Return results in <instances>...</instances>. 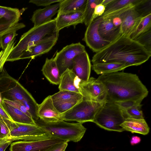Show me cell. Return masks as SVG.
<instances>
[{"label":"cell","mask_w":151,"mask_h":151,"mask_svg":"<svg viewBox=\"0 0 151 151\" xmlns=\"http://www.w3.org/2000/svg\"><path fill=\"white\" fill-rule=\"evenodd\" d=\"M85 51V46L79 42L67 45L57 52L54 59L60 76L67 69L71 70L73 58Z\"/></svg>","instance_id":"9c48e42d"},{"label":"cell","mask_w":151,"mask_h":151,"mask_svg":"<svg viewBox=\"0 0 151 151\" xmlns=\"http://www.w3.org/2000/svg\"><path fill=\"white\" fill-rule=\"evenodd\" d=\"M151 0H142L134 8L142 17L151 13Z\"/></svg>","instance_id":"e575fe53"},{"label":"cell","mask_w":151,"mask_h":151,"mask_svg":"<svg viewBox=\"0 0 151 151\" xmlns=\"http://www.w3.org/2000/svg\"><path fill=\"white\" fill-rule=\"evenodd\" d=\"M127 67L124 65L115 63H98L92 65L93 70L97 74L101 75L119 72Z\"/></svg>","instance_id":"d4e9b609"},{"label":"cell","mask_w":151,"mask_h":151,"mask_svg":"<svg viewBox=\"0 0 151 151\" xmlns=\"http://www.w3.org/2000/svg\"><path fill=\"white\" fill-rule=\"evenodd\" d=\"M103 0H87L83 13V23L88 26L92 20L96 6L101 3Z\"/></svg>","instance_id":"f546056e"},{"label":"cell","mask_w":151,"mask_h":151,"mask_svg":"<svg viewBox=\"0 0 151 151\" xmlns=\"http://www.w3.org/2000/svg\"><path fill=\"white\" fill-rule=\"evenodd\" d=\"M141 104L122 111L126 118H132L136 119H144L142 111L141 110Z\"/></svg>","instance_id":"d6a6232c"},{"label":"cell","mask_w":151,"mask_h":151,"mask_svg":"<svg viewBox=\"0 0 151 151\" xmlns=\"http://www.w3.org/2000/svg\"><path fill=\"white\" fill-rule=\"evenodd\" d=\"M79 86L84 99L93 101H105L106 93L103 83L93 77L86 81H81Z\"/></svg>","instance_id":"8fae6325"},{"label":"cell","mask_w":151,"mask_h":151,"mask_svg":"<svg viewBox=\"0 0 151 151\" xmlns=\"http://www.w3.org/2000/svg\"><path fill=\"white\" fill-rule=\"evenodd\" d=\"M84 12H78L58 14L55 18L57 31L65 27L83 23Z\"/></svg>","instance_id":"d6986e66"},{"label":"cell","mask_w":151,"mask_h":151,"mask_svg":"<svg viewBox=\"0 0 151 151\" xmlns=\"http://www.w3.org/2000/svg\"><path fill=\"white\" fill-rule=\"evenodd\" d=\"M2 101L19 109L27 115L32 118L31 114L21 102L17 101L11 100L4 98L2 99Z\"/></svg>","instance_id":"f35d334b"},{"label":"cell","mask_w":151,"mask_h":151,"mask_svg":"<svg viewBox=\"0 0 151 151\" xmlns=\"http://www.w3.org/2000/svg\"><path fill=\"white\" fill-rule=\"evenodd\" d=\"M141 140L140 137L138 136H132L130 140V144L132 145H134L139 143Z\"/></svg>","instance_id":"f6af8a7d"},{"label":"cell","mask_w":151,"mask_h":151,"mask_svg":"<svg viewBox=\"0 0 151 151\" xmlns=\"http://www.w3.org/2000/svg\"><path fill=\"white\" fill-rule=\"evenodd\" d=\"M91 66L89 55L85 51L73 58L71 70L81 81H86L90 78Z\"/></svg>","instance_id":"5bb4252c"},{"label":"cell","mask_w":151,"mask_h":151,"mask_svg":"<svg viewBox=\"0 0 151 151\" xmlns=\"http://www.w3.org/2000/svg\"><path fill=\"white\" fill-rule=\"evenodd\" d=\"M37 125L51 138L69 142H77L83 136L86 129L81 123H69L62 120L47 122L40 119L35 121Z\"/></svg>","instance_id":"277c9868"},{"label":"cell","mask_w":151,"mask_h":151,"mask_svg":"<svg viewBox=\"0 0 151 151\" xmlns=\"http://www.w3.org/2000/svg\"><path fill=\"white\" fill-rule=\"evenodd\" d=\"M59 5V3H58L35 10L30 19L34 24V27L41 25L52 20V17L58 12Z\"/></svg>","instance_id":"e0dca14e"},{"label":"cell","mask_w":151,"mask_h":151,"mask_svg":"<svg viewBox=\"0 0 151 151\" xmlns=\"http://www.w3.org/2000/svg\"><path fill=\"white\" fill-rule=\"evenodd\" d=\"M98 31L103 39L110 43L122 35L120 29L115 27L110 19H108L103 18L99 25Z\"/></svg>","instance_id":"ffe728a7"},{"label":"cell","mask_w":151,"mask_h":151,"mask_svg":"<svg viewBox=\"0 0 151 151\" xmlns=\"http://www.w3.org/2000/svg\"><path fill=\"white\" fill-rule=\"evenodd\" d=\"M62 0H30L29 2L40 6H50L51 4L56 3H59Z\"/></svg>","instance_id":"ab89813d"},{"label":"cell","mask_w":151,"mask_h":151,"mask_svg":"<svg viewBox=\"0 0 151 151\" xmlns=\"http://www.w3.org/2000/svg\"><path fill=\"white\" fill-rule=\"evenodd\" d=\"M103 18L99 17L87 26L83 40L93 52H97L108 46L111 43L103 39L98 31L99 25Z\"/></svg>","instance_id":"30bf717a"},{"label":"cell","mask_w":151,"mask_h":151,"mask_svg":"<svg viewBox=\"0 0 151 151\" xmlns=\"http://www.w3.org/2000/svg\"><path fill=\"white\" fill-rule=\"evenodd\" d=\"M121 126L124 130L144 135L147 134L150 131V128L144 119H136L127 118Z\"/></svg>","instance_id":"7402d4cb"},{"label":"cell","mask_w":151,"mask_h":151,"mask_svg":"<svg viewBox=\"0 0 151 151\" xmlns=\"http://www.w3.org/2000/svg\"><path fill=\"white\" fill-rule=\"evenodd\" d=\"M151 29V13L142 17L128 37L135 40L139 35Z\"/></svg>","instance_id":"484cf974"},{"label":"cell","mask_w":151,"mask_h":151,"mask_svg":"<svg viewBox=\"0 0 151 151\" xmlns=\"http://www.w3.org/2000/svg\"><path fill=\"white\" fill-rule=\"evenodd\" d=\"M14 141V139L10 137L0 139V151H5L8 146Z\"/></svg>","instance_id":"b9f144b4"},{"label":"cell","mask_w":151,"mask_h":151,"mask_svg":"<svg viewBox=\"0 0 151 151\" xmlns=\"http://www.w3.org/2000/svg\"><path fill=\"white\" fill-rule=\"evenodd\" d=\"M113 0H103L101 4L104 5L105 7L110 3Z\"/></svg>","instance_id":"bcb514c9"},{"label":"cell","mask_w":151,"mask_h":151,"mask_svg":"<svg viewBox=\"0 0 151 151\" xmlns=\"http://www.w3.org/2000/svg\"><path fill=\"white\" fill-rule=\"evenodd\" d=\"M25 27V25L23 23H18L14 24L9 23L0 24V37L4 34L17 32Z\"/></svg>","instance_id":"836d02e7"},{"label":"cell","mask_w":151,"mask_h":151,"mask_svg":"<svg viewBox=\"0 0 151 151\" xmlns=\"http://www.w3.org/2000/svg\"><path fill=\"white\" fill-rule=\"evenodd\" d=\"M65 142L66 141L56 138L31 141H19L12 143L9 150L10 151H47Z\"/></svg>","instance_id":"7c38bea8"},{"label":"cell","mask_w":151,"mask_h":151,"mask_svg":"<svg viewBox=\"0 0 151 151\" xmlns=\"http://www.w3.org/2000/svg\"><path fill=\"white\" fill-rule=\"evenodd\" d=\"M105 101L83 99L71 109L61 114L63 120L75 121L83 123L93 122L95 116Z\"/></svg>","instance_id":"52a82bcc"},{"label":"cell","mask_w":151,"mask_h":151,"mask_svg":"<svg viewBox=\"0 0 151 151\" xmlns=\"http://www.w3.org/2000/svg\"><path fill=\"white\" fill-rule=\"evenodd\" d=\"M105 88L106 101L113 102L145 98L148 91L136 74L117 72L100 75L97 78Z\"/></svg>","instance_id":"7a4b0ae2"},{"label":"cell","mask_w":151,"mask_h":151,"mask_svg":"<svg viewBox=\"0 0 151 151\" xmlns=\"http://www.w3.org/2000/svg\"><path fill=\"white\" fill-rule=\"evenodd\" d=\"M1 104L13 121L18 123L37 125L35 121L19 109L2 101Z\"/></svg>","instance_id":"cb8c5ba5"},{"label":"cell","mask_w":151,"mask_h":151,"mask_svg":"<svg viewBox=\"0 0 151 151\" xmlns=\"http://www.w3.org/2000/svg\"><path fill=\"white\" fill-rule=\"evenodd\" d=\"M151 53L137 41L121 35L92 57L93 64L115 63L127 67L137 66L149 59Z\"/></svg>","instance_id":"6da1fadb"},{"label":"cell","mask_w":151,"mask_h":151,"mask_svg":"<svg viewBox=\"0 0 151 151\" xmlns=\"http://www.w3.org/2000/svg\"><path fill=\"white\" fill-rule=\"evenodd\" d=\"M0 93L3 98L20 101L26 108L38 107V104L30 93L9 75L4 67L0 75Z\"/></svg>","instance_id":"5b68a950"},{"label":"cell","mask_w":151,"mask_h":151,"mask_svg":"<svg viewBox=\"0 0 151 151\" xmlns=\"http://www.w3.org/2000/svg\"><path fill=\"white\" fill-rule=\"evenodd\" d=\"M81 95L80 93L75 92L61 91L51 95V98L53 102H61L69 100Z\"/></svg>","instance_id":"4dcf8cb0"},{"label":"cell","mask_w":151,"mask_h":151,"mask_svg":"<svg viewBox=\"0 0 151 151\" xmlns=\"http://www.w3.org/2000/svg\"><path fill=\"white\" fill-rule=\"evenodd\" d=\"M126 119L122 110L114 102L106 101L93 122L106 130L121 132L124 130L121 125Z\"/></svg>","instance_id":"8992f818"},{"label":"cell","mask_w":151,"mask_h":151,"mask_svg":"<svg viewBox=\"0 0 151 151\" xmlns=\"http://www.w3.org/2000/svg\"><path fill=\"white\" fill-rule=\"evenodd\" d=\"M14 39L9 44L4 50H1L0 47V73L2 70L4 65L9 55L12 51L16 42Z\"/></svg>","instance_id":"1f68e13d"},{"label":"cell","mask_w":151,"mask_h":151,"mask_svg":"<svg viewBox=\"0 0 151 151\" xmlns=\"http://www.w3.org/2000/svg\"><path fill=\"white\" fill-rule=\"evenodd\" d=\"M134 8H131L123 14L122 22L120 27V32L122 35L128 36L142 17Z\"/></svg>","instance_id":"2e32d148"},{"label":"cell","mask_w":151,"mask_h":151,"mask_svg":"<svg viewBox=\"0 0 151 151\" xmlns=\"http://www.w3.org/2000/svg\"><path fill=\"white\" fill-rule=\"evenodd\" d=\"M0 115L5 119L11 122H14L4 107L1 103H0Z\"/></svg>","instance_id":"ee69618b"},{"label":"cell","mask_w":151,"mask_h":151,"mask_svg":"<svg viewBox=\"0 0 151 151\" xmlns=\"http://www.w3.org/2000/svg\"><path fill=\"white\" fill-rule=\"evenodd\" d=\"M41 71L43 75L50 83L59 85L60 75L54 58H47Z\"/></svg>","instance_id":"44dd1931"},{"label":"cell","mask_w":151,"mask_h":151,"mask_svg":"<svg viewBox=\"0 0 151 151\" xmlns=\"http://www.w3.org/2000/svg\"><path fill=\"white\" fill-rule=\"evenodd\" d=\"M143 98L137 99H129L123 101L114 102L122 111H124L130 108L139 105Z\"/></svg>","instance_id":"d590c367"},{"label":"cell","mask_w":151,"mask_h":151,"mask_svg":"<svg viewBox=\"0 0 151 151\" xmlns=\"http://www.w3.org/2000/svg\"><path fill=\"white\" fill-rule=\"evenodd\" d=\"M105 9V7L101 4L97 5L95 9L92 22L97 17L101 16L104 13Z\"/></svg>","instance_id":"60d3db41"},{"label":"cell","mask_w":151,"mask_h":151,"mask_svg":"<svg viewBox=\"0 0 151 151\" xmlns=\"http://www.w3.org/2000/svg\"><path fill=\"white\" fill-rule=\"evenodd\" d=\"M17 35L15 31L7 33L0 37V47L2 50H4L8 45L12 42Z\"/></svg>","instance_id":"74e56055"},{"label":"cell","mask_w":151,"mask_h":151,"mask_svg":"<svg viewBox=\"0 0 151 151\" xmlns=\"http://www.w3.org/2000/svg\"><path fill=\"white\" fill-rule=\"evenodd\" d=\"M81 95L72 99L61 102H53V105L57 110L60 114L68 111L83 99Z\"/></svg>","instance_id":"f1b7e54d"},{"label":"cell","mask_w":151,"mask_h":151,"mask_svg":"<svg viewBox=\"0 0 151 151\" xmlns=\"http://www.w3.org/2000/svg\"><path fill=\"white\" fill-rule=\"evenodd\" d=\"M37 114L39 119L45 122H56L63 120L61 114L53 105L51 95L47 96L38 105Z\"/></svg>","instance_id":"9a60e30c"},{"label":"cell","mask_w":151,"mask_h":151,"mask_svg":"<svg viewBox=\"0 0 151 151\" xmlns=\"http://www.w3.org/2000/svg\"><path fill=\"white\" fill-rule=\"evenodd\" d=\"M87 0H62L59 2L58 14L84 12Z\"/></svg>","instance_id":"603a6c76"},{"label":"cell","mask_w":151,"mask_h":151,"mask_svg":"<svg viewBox=\"0 0 151 151\" xmlns=\"http://www.w3.org/2000/svg\"><path fill=\"white\" fill-rule=\"evenodd\" d=\"M68 142L60 143L51 148L47 151H65L68 145Z\"/></svg>","instance_id":"7bdbcfd3"},{"label":"cell","mask_w":151,"mask_h":151,"mask_svg":"<svg viewBox=\"0 0 151 151\" xmlns=\"http://www.w3.org/2000/svg\"><path fill=\"white\" fill-rule=\"evenodd\" d=\"M81 81L71 70L68 69L60 76L58 88L60 91H67L81 94L79 86Z\"/></svg>","instance_id":"ac0fdd59"},{"label":"cell","mask_w":151,"mask_h":151,"mask_svg":"<svg viewBox=\"0 0 151 151\" xmlns=\"http://www.w3.org/2000/svg\"><path fill=\"white\" fill-rule=\"evenodd\" d=\"M59 32L56 28L55 18L41 25L33 27L22 35L6 61L13 62L19 60L22 53L29 47Z\"/></svg>","instance_id":"3957f363"},{"label":"cell","mask_w":151,"mask_h":151,"mask_svg":"<svg viewBox=\"0 0 151 151\" xmlns=\"http://www.w3.org/2000/svg\"><path fill=\"white\" fill-rule=\"evenodd\" d=\"M59 33L48 36L29 47L24 52L19 60L34 58L49 52L55 45L58 40Z\"/></svg>","instance_id":"4fadbf2b"},{"label":"cell","mask_w":151,"mask_h":151,"mask_svg":"<svg viewBox=\"0 0 151 151\" xmlns=\"http://www.w3.org/2000/svg\"><path fill=\"white\" fill-rule=\"evenodd\" d=\"M2 101V99H1V94L0 93V103H1Z\"/></svg>","instance_id":"c3c4849f"},{"label":"cell","mask_w":151,"mask_h":151,"mask_svg":"<svg viewBox=\"0 0 151 151\" xmlns=\"http://www.w3.org/2000/svg\"><path fill=\"white\" fill-rule=\"evenodd\" d=\"M9 23L3 18L0 16V24Z\"/></svg>","instance_id":"7dc6e473"},{"label":"cell","mask_w":151,"mask_h":151,"mask_svg":"<svg viewBox=\"0 0 151 151\" xmlns=\"http://www.w3.org/2000/svg\"><path fill=\"white\" fill-rule=\"evenodd\" d=\"M151 29L139 35L135 40L143 46L151 53Z\"/></svg>","instance_id":"8d00e7d4"},{"label":"cell","mask_w":151,"mask_h":151,"mask_svg":"<svg viewBox=\"0 0 151 151\" xmlns=\"http://www.w3.org/2000/svg\"><path fill=\"white\" fill-rule=\"evenodd\" d=\"M141 1L142 0H113L112 1L105 7L104 12L101 16L127 6H135Z\"/></svg>","instance_id":"83f0119b"},{"label":"cell","mask_w":151,"mask_h":151,"mask_svg":"<svg viewBox=\"0 0 151 151\" xmlns=\"http://www.w3.org/2000/svg\"><path fill=\"white\" fill-rule=\"evenodd\" d=\"M22 11L16 8L0 6V16L13 24L19 23Z\"/></svg>","instance_id":"4316f807"},{"label":"cell","mask_w":151,"mask_h":151,"mask_svg":"<svg viewBox=\"0 0 151 151\" xmlns=\"http://www.w3.org/2000/svg\"><path fill=\"white\" fill-rule=\"evenodd\" d=\"M14 141H35L51 138L37 125L12 122L10 137Z\"/></svg>","instance_id":"ba28073f"}]
</instances>
